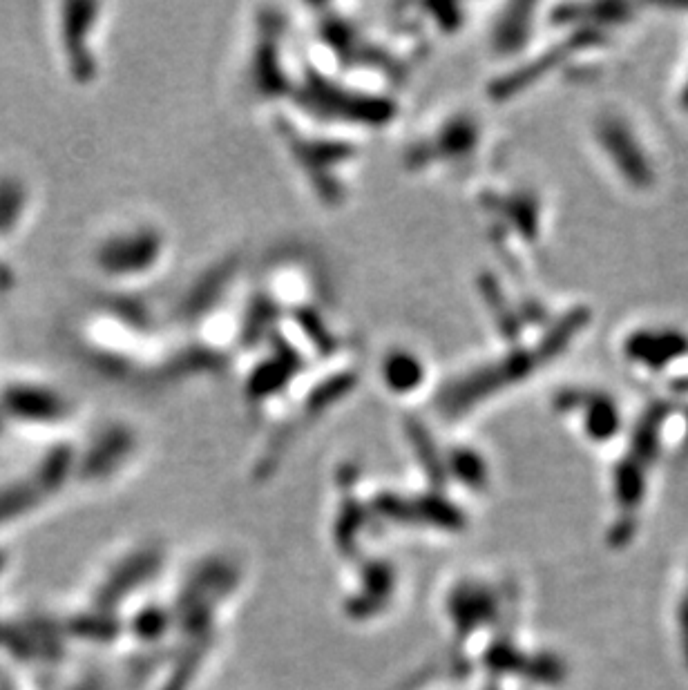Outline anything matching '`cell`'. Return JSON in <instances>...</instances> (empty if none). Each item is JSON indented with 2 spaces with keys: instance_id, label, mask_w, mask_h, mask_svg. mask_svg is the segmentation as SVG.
<instances>
[{
  "instance_id": "7a4b0ae2",
  "label": "cell",
  "mask_w": 688,
  "mask_h": 690,
  "mask_svg": "<svg viewBox=\"0 0 688 690\" xmlns=\"http://www.w3.org/2000/svg\"><path fill=\"white\" fill-rule=\"evenodd\" d=\"M492 130L472 105H452L429 119L403 150L409 175L438 181L463 179L487 170Z\"/></svg>"
},
{
  "instance_id": "6da1fadb",
  "label": "cell",
  "mask_w": 688,
  "mask_h": 690,
  "mask_svg": "<svg viewBox=\"0 0 688 690\" xmlns=\"http://www.w3.org/2000/svg\"><path fill=\"white\" fill-rule=\"evenodd\" d=\"M273 121L286 157L313 199L329 210L347 204L365 143L353 139L356 134L320 126L289 110H277Z\"/></svg>"
},
{
  "instance_id": "277c9868",
  "label": "cell",
  "mask_w": 688,
  "mask_h": 690,
  "mask_svg": "<svg viewBox=\"0 0 688 690\" xmlns=\"http://www.w3.org/2000/svg\"><path fill=\"white\" fill-rule=\"evenodd\" d=\"M168 255V237L155 226H137L103 246V264L110 273H150Z\"/></svg>"
},
{
  "instance_id": "3957f363",
  "label": "cell",
  "mask_w": 688,
  "mask_h": 690,
  "mask_svg": "<svg viewBox=\"0 0 688 690\" xmlns=\"http://www.w3.org/2000/svg\"><path fill=\"white\" fill-rule=\"evenodd\" d=\"M376 378L382 391L403 405H414L423 396L434 398L436 394L432 360L407 342H396L382 351L376 364Z\"/></svg>"
}]
</instances>
